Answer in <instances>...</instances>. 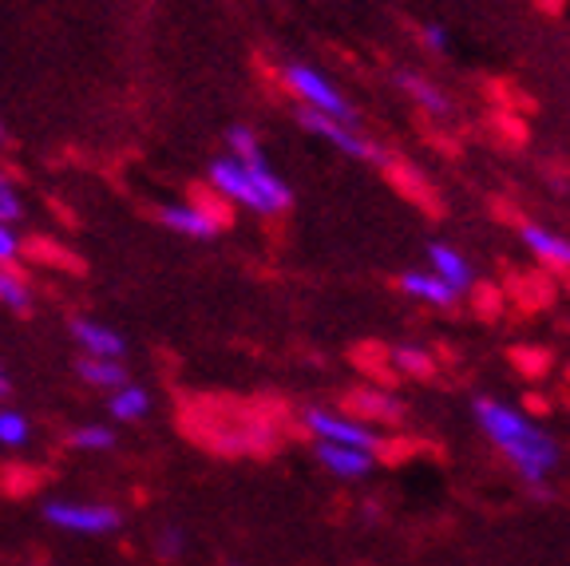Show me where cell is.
<instances>
[{"label": "cell", "mask_w": 570, "mask_h": 566, "mask_svg": "<svg viewBox=\"0 0 570 566\" xmlns=\"http://www.w3.org/2000/svg\"><path fill=\"white\" fill-rule=\"evenodd\" d=\"M348 412L368 424H401L404 400L389 389H353L348 392Z\"/></svg>", "instance_id": "7c38bea8"}, {"label": "cell", "mask_w": 570, "mask_h": 566, "mask_svg": "<svg viewBox=\"0 0 570 566\" xmlns=\"http://www.w3.org/2000/svg\"><path fill=\"white\" fill-rule=\"evenodd\" d=\"M116 428L111 424H99V420H88V424H76L68 432V448L76 451H111L116 448Z\"/></svg>", "instance_id": "ac0fdd59"}, {"label": "cell", "mask_w": 570, "mask_h": 566, "mask_svg": "<svg viewBox=\"0 0 570 566\" xmlns=\"http://www.w3.org/2000/svg\"><path fill=\"white\" fill-rule=\"evenodd\" d=\"M32 440V420L12 404H0V448H24Z\"/></svg>", "instance_id": "44dd1931"}, {"label": "cell", "mask_w": 570, "mask_h": 566, "mask_svg": "<svg viewBox=\"0 0 570 566\" xmlns=\"http://www.w3.org/2000/svg\"><path fill=\"white\" fill-rule=\"evenodd\" d=\"M9 392H12V377H9V369L0 364V400H9Z\"/></svg>", "instance_id": "484cf974"}, {"label": "cell", "mask_w": 570, "mask_h": 566, "mask_svg": "<svg viewBox=\"0 0 570 566\" xmlns=\"http://www.w3.org/2000/svg\"><path fill=\"white\" fill-rule=\"evenodd\" d=\"M401 293L420 301V305H428V310H452L455 301H460V293L440 274H432V270H409V274H401Z\"/></svg>", "instance_id": "4fadbf2b"}, {"label": "cell", "mask_w": 570, "mask_h": 566, "mask_svg": "<svg viewBox=\"0 0 570 566\" xmlns=\"http://www.w3.org/2000/svg\"><path fill=\"white\" fill-rule=\"evenodd\" d=\"M40 515H45L48 527L80 535V539H104V535H116L124 527L119 507L91 504V499H48Z\"/></svg>", "instance_id": "277c9868"}, {"label": "cell", "mask_w": 570, "mask_h": 566, "mask_svg": "<svg viewBox=\"0 0 570 566\" xmlns=\"http://www.w3.org/2000/svg\"><path fill=\"white\" fill-rule=\"evenodd\" d=\"M230 566H238V563H230Z\"/></svg>", "instance_id": "83f0119b"}, {"label": "cell", "mask_w": 570, "mask_h": 566, "mask_svg": "<svg viewBox=\"0 0 570 566\" xmlns=\"http://www.w3.org/2000/svg\"><path fill=\"white\" fill-rule=\"evenodd\" d=\"M187 547H190L187 531H183V527H175V523H167V527H159V531H155V555H159L163 563H178V558L187 555Z\"/></svg>", "instance_id": "7402d4cb"}, {"label": "cell", "mask_w": 570, "mask_h": 566, "mask_svg": "<svg viewBox=\"0 0 570 566\" xmlns=\"http://www.w3.org/2000/svg\"><path fill=\"white\" fill-rule=\"evenodd\" d=\"M20 254H24V242H20L17 226H12V222H0V266H17Z\"/></svg>", "instance_id": "cb8c5ba5"}, {"label": "cell", "mask_w": 570, "mask_h": 566, "mask_svg": "<svg viewBox=\"0 0 570 566\" xmlns=\"http://www.w3.org/2000/svg\"><path fill=\"white\" fill-rule=\"evenodd\" d=\"M420 40H424V48L428 52H436V56H444L448 52V45H452V40H448V32L440 25H424V32H420Z\"/></svg>", "instance_id": "d4e9b609"}, {"label": "cell", "mask_w": 570, "mask_h": 566, "mask_svg": "<svg viewBox=\"0 0 570 566\" xmlns=\"http://www.w3.org/2000/svg\"><path fill=\"white\" fill-rule=\"evenodd\" d=\"M389 364L401 377H412V381H424V377H432V369H436V357L428 353L424 345H396L389 353Z\"/></svg>", "instance_id": "e0dca14e"}, {"label": "cell", "mask_w": 570, "mask_h": 566, "mask_svg": "<svg viewBox=\"0 0 570 566\" xmlns=\"http://www.w3.org/2000/svg\"><path fill=\"white\" fill-rule=\"evenodd\" d=\"M519 238H523L527 254H534L543 266L570 270V238L567 234L551 231V226H543V222H523V226H519Z\"/></svg>", "instance_id": "8fae6325"}, {"label": "cell", "mask_w": 570, "mask_h": 566, "mask_svg": "<svg viewBox=\"0 0 570 566\" xmlns=\"http://www.w3.org/2000/svg\"><path fill=\"white\" fill-rule=\"evenodd\" d=\"M68 333L76 341V349H80V357H111V361H124L127 357L124 333L96 318H71Z\"/></svg>", "instance_id": "9c48e42d"}, {"label": "cell", "mask_w": 570, "mask_h": 566, "mask_svg": "<svg viewBox=\"0 0 570 566\" xmlns=\"http://www.w3.org/2000/svg\"><path fill=\"white\" fill-rule=\"evenodd\" d=\"M428 270L432 274H440L448 285H452L455 293H468V290H475V266H472V257L463 254V250H455V246H448V242H432L428 246Z\"/></svg>", "instance_id": "30bf717a"}, {"label": "cell", "mask_w": 570, "mask_h": 566, "mask_svg": "<svg viewBox=\"0 0 570 566\" xmlns=\"http://www.w3.org/2000/svg\"><path fill=\"white\" fill-rule=\"evenodd\" d=\"M396 88H401L424 116H432V119L452 116V99L444 96V88H436V84L428 80V76H420V71H396Z\"/></svg>", "instance_id": "5bb4252c"}, {"label": "cell", "mask_w": 570, "mask_h": 566, "mask_svg": "<svg viewBox=\"0 0 570 566\" xmlns=\"http://www.w3.org/2000/svg\"><path fill=\"white\" fill-rule=\"evenodd\" d=\"M0 143H4V127H0Z\"/></svg>", "instance_id": "4316f807"}, {"label": "cell", "mask_w": 570, "mask_h": 566, "mask_svg": "<svg viewBox=\"0 0 570 566\" xmlns=\"http://www.w3.org/2000/svg\"><path fill=\"white\" fill-rule=\"evenodd\" d=\"M0 305L12 313L32 310V285H28L12 266H0Z\"/></svg>", "instance_id": "d6986e66"}, {"label": "cell", "mask_w": 570, "mask_h": 566, "mask_svg": "<svg viewBox=\"0 0 570 566\" xmlns=\"http://www.w3.org/2000/svg\"><path fill=\"white\" fill-rule=\"evenodd\" d=\"M76 377L83 384H91V389L116 392L119 384H127V364L111 361V357H80L76 361Z\"/></svg>", "instance_id": "2e32d148"}, {"label": "cell", "mask_w": 570, "mask_h": 566, "mask_svg": "<svg viewBox=\"0 0 570 566\" xmlns=\"http://www.w3.org/2000/svg\"><path fill=\"white\" fill-rule=\"evenodd\" d=\"M313 456L333 479H345V484H356V479H368L376 471V451L365 448H345V443H313Z\"/></svg>", "instance_id": "ba28073f"}, {"label": "cell", "mask_w": 570, "mask_h": 566, "mask_svg": "<svg viewBox=\"0 0 570 566\" xmlns=\"http://www.w3.org/2000/svg\"><path fill=\"white\" fill-rule=\"evenodd\" d=\"M282 84L289 88V96L305 107V111H317V116L341 119V124H356V107L348 104V96L337 84L317 68V64L305 60H285L282 64Z\"/></svg>", "instance_id": "3957f363"}, {"label": "cell", "mask_w": 570, "mask_h": 566, "mask_svg": "<svg viewBox=\"0 0 570 566\" xmlns=\"http://www.w3.org/2000/svg\"><path fill=\"white\" fill-rule=\"evenodd\" d=\"M305 432L321 443H345V448H365V451H384V436L376 424L353 417V412H341V408H305L302 417Z\"/></svg>", "instance_id": "5b68a950"}, {"label": "cell", "mask_w": 570, "mask_h": 566, "mask_svg": "<svg viewBox=\"0 0 570 566\" xmlns=\"http://www.w3.org/2000/svg\"><path fill=\"white\" fill-rule=\"evenodd\" d=\"M226 155H234V159H242V163H266L262 139L254 135V127H246V124H234L230 131H226Z\"/></svg>", "instance_id": "ffe728a7"}, {"label": "cell", "mask_w": 570, "mask_h": 566, "mask_svg": "<svg viewBox=\"0 0 570 566\" xmlns=\"http://www.w3.org/2000/svg\"><path fill=\"white\" fill-rule=\"evenodd\" d=\"M472 417L480 424V432L495 443V451L527 484L543 487L551 479V471L559 468L562 448L551 432H547L539 420H531L519 404L499 397H475L472 400Z\"/></svg>", "instance_id": "6da1fadb"}, {"label": "cell", "mask_w": 570, "mask_h": 566, "mask_svg": "<svg viewBox=\"0 0 570 566\" xmlns=\"http://www.w3.org/2000/svg\"><path fill=\"white\" fill-rule=\"evenodd\" d=\"M107 417L116 424H139V420L151 417V392L135 381L119 384L116 392H107Z\"/></svg>", "instance_id": "9a60e30c"}, {"label": "cell", "mask_w": 570, "mask_h": 566, "mask_svg": "<svg viewBox=\"0 0 570 566\" xmlns=\"http://www.w3.org/2000/svg\"><path fill=\"white\" fill-rule=\"evenodd\" d=\"M159 222L170 234H178V238H195V242L214 238V234L226 226L223 211L210 206V203H198V198H187V203H167L159 211Z\"/></svg>", "instance_id": "52a82bcc"}, {"label": "cell", "mask_w": 570, "mask_h": 566, "mask_svg": "<svg viewBox=\"0 0 570 566\" xmlns=\"http://www.w3.org/2000/svg\"><path fill=\"white\" fill-rule=\"evenodd\" d=\"M20 214H24V203H20L12 178L4 175V170H0V222H12V226H17Z\"/></svg>", "instance_id": "603a6c76"}, {"label": "cell", "mask_w": 570, "mask_h": 566, "mask_svg": "<svg viewBox=\"0 0 570 566\" xmlns=\"http://www.w3.org/2000/svg\"><path fill=\"white\" fill-rule=\"evenodd\" d=\"M297 124H302L309 135H317V139H325L333 150L348 155V159L376 163V143L368 139V135H361V127L356 124H341V119L317 116V111H305V107H297Z\"/></svg>", "instance_id": "8992f818"}, {"label": "cell", "mask_w": 570, "mask_h": 566, "mask_svg": "<svg viewBox=\"0 0 570 566\" xmlns=\"http://www.w3.org/2000/svg\"><path fill=\"white\" fill-rule=\"evenodd\" d=\"M206 183L223 203L238 206L246 214H258V218H277L294 203L289 183L274 175L269 163H242L234 155H218L206 170Z\"/></svg>", "instance_id": "7a4b0ae2"}]
</instances>
